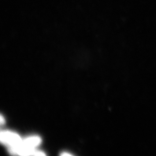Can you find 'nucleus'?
I'll return each instance as SVG.
<instances>
[{
	"label": "nucleus",
	"mask_w": 156,
	"mask_h": 156,
	"mask_svg": "<svg viewBox=\"0 0 156 156\" xmlns=\"http://www.w3.org/2000/svg\"><path fill=\"white\" fill-rule=\"evenodd\" d=\"M23 138L19 134L10 130L0 129V144L8 147L19 144Z\"/></svg>",
	"instance_id": "1"
},
{
	"label": "nucleus",
	"mask_w": 156,
	"mask_h": 156,
	"mask_svg": "<svg viewBox=\"0 0 156 156\" xmlns=\"http://www.w3.org/2000/svg\"><path fill=\"white\" fill-rule=\"evenodd\" d=\"M23 141L33 149H37L42 143V139L38 135H30L23 139Z\"/></svg>",
	"instance_id": "2"
},
{
	"label": "nucleus",
	"mask_w": 156,
	"mask_h": 156,
	"mask_svg": "<svg viewBox=\"0 0 156 156\" xmlns=\"http://www.w3.org/2000/svg\"><path fill=\"white\" fill-rule=\"evenodd\" d=\"M32 156H47V155L44 151H40L37 149L34 151Z\"/></svg>",
	"instance_id": "3"
},
{
	"label": "nucleus",
	"mask_w": 156,
	"mask_h": 156,
	"mask_svg": "<svg viewBox=\"0 0 156 156\" xmlns=\"http://www.w3.org/2000/svg\"><path fill=\"white\" fill-rule=\"evenodd\" d=\"M6 120L4 116L0 113V129H2L3 127L5 125Z\"/></svg>",
	"instance_id": "4"
},
{
	"label": "nucleus",
	"mask_w": 156,
	"mask_h": 156,
	"mask_svg": "<svg viewBox=\"0 0 156 156\" xmlns=\"http://www.w3.org/2000/svg\"><path fill=\"white\" fill-rule=\"evenodd\" d=\"M60 156H75L74 155H73V154L69 153V152H67V151H64L61 153V154L60 155Z\"/></svg>",
	"instance_id": "5"
}]
</instances>
